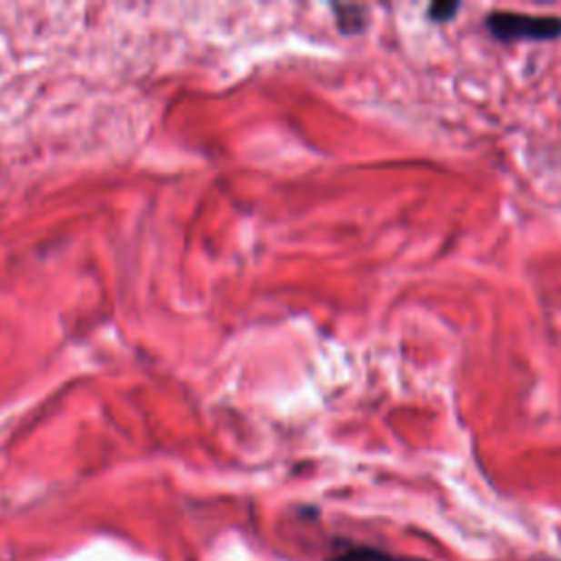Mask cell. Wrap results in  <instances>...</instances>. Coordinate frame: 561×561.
Listing matches in <instances>:
<instances>
[{"mask_svg": "<svg viewBox=\"0 0 561 561\" xmlns=\"http://www.w3.org/2000/svg\"><path fill=\"white\" fill-rule=\"evenodd\" d=\"M485 26L494 40L516 42V40H557L561 37L559 15H531L517 12H494L485 18Z\"/></svg>", "mask_w": 561, "mask_h": 561, "instance_id": "1", "label": "cell"}, {"mask_svg": "<svg viewBox=\"0 0 561 561\" xmlns=\"http://www.w3.org/2000/svg\"><path fill=\"white\" fill-rule=\"evenodd\" d=\"M334 561H406V559L391 557V555L379 553V550H373V548H354V550H346L345 555H340V557Z\"/></svg>", "mask_w": 561, "mask_h": 561, "instance_id": "2", "label": "cell"}, {"mask_svg": "<svg viewBox=\"0 0 561 561\" xmlns=\"http://www.w3.org/2000/svg\"><path fill=\"white\" fill-rule=\"evenodd\" d=\"M458 9H461V5L458 3H452V0H439V3L430 5L427 15H430V20H435V23H447V20H452L454 15L458 14Z\"/></svg>", "mask_w": 561, "mask_h": 561, "instance_id": "3", "label": "cell"}]
</instances>
